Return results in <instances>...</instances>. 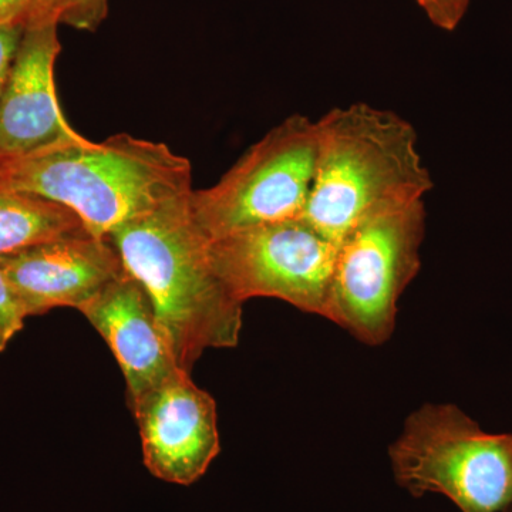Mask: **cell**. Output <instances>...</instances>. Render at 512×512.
I'll list each match as a JSON object with an SVG mask.
<instances>
[{"label":"cell","mask_w":512,"mask_h":512,"mask_svg":"<svg viewBox=\"0 0 512 512\" xmlns=\"http://www.w3.org/2000/svg\"><path fill=\"white\" fill-rule=\"evenodd\" d=\"M190 194L109 235L150 295L175 362L188 373L204 350L237 346L242 328V303L215 272L211 239L192 217Z\"/></svg>","instance_id":"6da1fadb"},{"label":"cell","mask_w":512,"mask_h":512,"mask_svg":"<svg viewBox=\"0 0 512 512\" xmlns=\"http://www.w3.org/2000/svg\"><path fill=\"white\" fill-rule=\"evenodd\" d=\"M0 183L73 211L89 234L114 229L192 191V167L167 144L117 134L56 144L0 163Z\"/></svg>","instance_id":"7a4b0ae2"},{"label":"cell","mask_w":512,"mask_h":512,"mask_svg":"<svg viewBox=\"0 0 512 512\" xmlns=\"http://www.w3.org/2000/svg\"><path fill=\"white\" fill-rule=\"evenodd\" d=\"M316 124L318 161L302 218L333 241L372 212L424 201L433 190L416 128L394 111L355 103Z\"/></svg>","instance_id":"3957f363"},{"label":"cell","mask_w":512,"mask_h":512,"mask_svg":"<svg viewBox=\"0 0 512 512\" xmlns=\"http://www.w3.org/2000/svg\"><path fill=\"white\" fill-rule=\"evenodd\" d=\"M389 458L394 480L414 497L443 495L460 512L512 507V433H488L454 404L410 414Z\"/></svg>","instance_id":"277c9868"},{"label":"cell","mask_w":512,"mask_h":512,"mask_svg":"<svg viewBox=\"0 0 512 512\" xmlns=\"http://www.w3.org/2000/svg\"><path fill=\"white\" fill-rule=\"evenodd\" d=\"M424 201L372 212L339 241L325 318L367 345L393 333L397 305L419 274Z\"/></svg>","instance_id":"5b68a950"},{"label":"cell","mask_w":512,"mask_h":512,"mask_svg":"<svg viewBox=\"0 0 512 512\" xmlns=\"http://www.w3.org/2000/svg\"><path fill=\"white\" fill-rule=\"evenodd\" d=\"M318 161V124L292 114L248 148L217 184L192 190V217L211 241L302 218Z\"/></svg>","instance_id":"8992f818"},{"label":"cell","mask_w":512,"mask_h":512,"mask_svg":"<svg viewBox=\"0 0 512 512\" xmlns=\"http://www.w3.org/2000/svg\"><path fill=\"white\" fill-rule=\"evenodd\" d=\"M338 247L305 218H295L214 239L211 259L238 302L278 298L325 318Z\"/></svg>","instance_id":"52a82bcc"},{"label":"cell","mask_w":512,"mask_h":512,"mask_svg":"<svg viewBox=\"0 0 512 512\" xmlns=\"http://www.w3.org/2000/svg\"><path fill=\"white\" fill-rule=\"evenodd\" d=\"M144 464L158 480L197 483L221 451L217 403L181 367L131 402Z\"/></svg>","instance_id":"ba28073f"},{"label":"cell","mask_w":512,"mask_h":512,"mask_svg":"<svg viewBox=\"0 0 512 512\" xmlns=\"http://www.w3.org/2000/svg\"><path fill=\"white\" fill-rule=\"evenodd\" d=\"M26 315L69 306L82 311L127 269L109 238L89 232L0 255Z\"/></svg>","instance_id":"9c48e42d"},{"label":"cell","mask_w":512,"mask_h":512,"mask_svg":"<svg viewBox=\"0 0 512 512\" xmlns=\"http://www.w3.org/2000/svg\"><path fill=\"white\" fill-rule=\"evenodd\" d=\"M57 26L59 20L47 19L23 33L0 99V163L83 138L57 99L55 64L62 49Z\"/></svg>","instance_id":"30bf717a"},{"label":"cell","mask_w":512,"mask_h":512,"mask_svg":"<svg viewBox=\"0 0 512 512\" xmlns=\"http://www.w3.org/2000/svg\"><path fill=\"white\" fill-rule=\"evenodd\" d=\"M80 312L116 356L126 377L130 402L177 369L150 295L130 272L107 286Z\"/></svg>","instance_id":"8fae6325"},{"label":"cell","mask_w":512,"mask_h":512,"mask_svg":"<svg viewBox=\"0 0 512 512\" xmlns=\"http://www.w3.org/2000/svg\"><path fill=\"white\" fill-rule=\"evenodd\" d=\"M84 232L69 208L0 183V255Z\"/></svg>","instance_id":"7c38bea8"},{"label":"cell","mask_w":512,"mask_h":512,"mask_svg":"<svg viewBox=\"0 0 512 512\" xmlns=\"http://www.w3.org/2000/svg\"><path fill=\"white\" fill-rule=\"evenodd\" d=\"M62 0H0V26H29L57 19ZM59 20V19H57Z\"/></svg>","instance_id":"4fadbf2b"},{"label":"cell","mask_w":512,"mask_h":512,"mask_svg":"<svg viewBox=\"0 0 512 512\" xmlns=\"http://www.w3.org/2000/svg\"><path fill=\"white\" fill-rule=\"evenodd\" d=\"M109 13V0H62L57 19L59 25H67L70 28L84 30V32H96Z\"/></svg>","instance_id":"5bb4252c"},{"label":"cell","mask_w":512,"mask_h":512,"mask_svg":"<svg viewBox=\"0 0 512 512\" xmlns=\"http://www.w3.org/2000/svg\"><path fill=\"white\" fill-rule=\"evenodd\" d=\"M28 318L18 293L10 284L5 269L0 265V353L8 348L10 340L25 326Z\"/></svg>","instance_id":"9a60e30c"},{"label":"cell","mask_w":512,"mask_h":512,"mask_svg":"<svg viewBox=\"0 0 512 512\" xmlns=\"http://www.w3.org/2000/svg\"><path fill=\"white\" fill-rule=\"evenodd\" d=\"M471 0H416L427 18L439 29L453 32L466 16Z\"/></svg>","instance_id":"2e32d148"},{"label":"cell","mask_w":512,"mask_h":512,"mask_svg":"<svg viewBox=\"0 0 512 512\" xmlns=\"http://www.w3.org/2000/svg\"><path fill=\"white\" fill-rule=\"evenodd\" d=\"M23 33L25 28L22 26H0V99L8 84Z\"/></svg>","instance_id":"e0dca14e"},{"label":"cell","mask_w":512,"mask_h":512,"mask_svg":"<svg viewBox=\"0 0 512 512\" xmlns=\"http://www.w3.org/2000/svg\"><path fill=\"white\" fill-rule=\"evenodd\" d=\"M504 512H512V507L508 508V510Z\"/></svg>","instance_id":"ac0fdd59"}]
</instances>
